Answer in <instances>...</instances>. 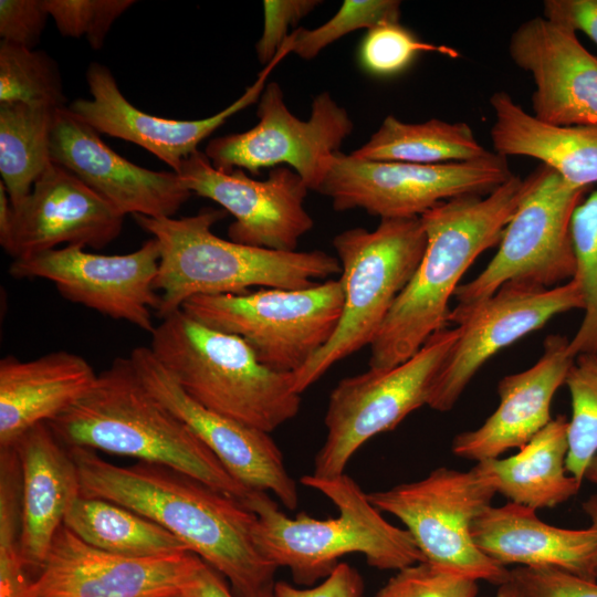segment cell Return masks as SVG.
I'll return each instance as SVG.
<instances>
[{
  "label": "cell",
  "mask_w": 597,
  "mask_h": 597,
  "mask_svg": "<svg viewBox=\"0 0 597 597\" xmlns=\"http://www.w3.org/2000/svg\"><path fill=\"white\" fill-rule=\"evenodd\" d=\"M67 449L81 495L115 502L159 524L228 578L237 597H258L274 585L277 567L254 540L256 515L240 501L167 467H118L94 450Z\"/></svg>",
  "instance_id": "cell-1"
},
{
  "label": "cell",
  "mask_w": 597,
  "mask_h": 597,
  "mask_svg": "<svg viewBox=\"0 0 597 597\" xmlns=\"http://www.w3.org/2000/svg\"><path fill=\"white\" fill-rule=\"evenodd\" d=\"M536 178L537 168L525 178L513 176L488 195L457 197L420 216L426 250L370 344L369 369L406 362L448 327L449 301L460 280L482 252L500 243Z\"/></svg>",
  "instance_id": "cell-2"
},
{
  "label": "cell",
  "mask_w": 597,
  "mask_h": 597,
  "mask_svg": "<svg viewBox=\"0 0 597 597\" xmlns=\"http://www.w3.org/2000/svg\"><path fill=\"white\" fill-rule=\"evenodd\" d=\"M48 425L66 448L167 467L245 506L260 492L235 480L193 431L147 391L129 356L115 358L82 398Z\"/></svg>",
  "instance_id": "cell-3"
},
{
  "label": "cell",
  "mask_w": 597,
  "mask_h": 597,
  "mask_svg": "<svg viewBox=\"0 0 597 597\" xmlns=\"http://www.w3.org/2000/svg\"><path fill=\"white\" fill-rule=\"evenodd\" d=\"M224 214L205 209L182 218L133 216L160 248L158 317L197 295L242 294L254 286L298 290L341 273L337 256L321 250L275 251L219 238L211 228Z\"/></svg>",
  "instance_id": "cell-4"
},
{
  "label": "cell",
  "mask_w": 597,
  "mask_h": 597,
  "mask_svg": "<svg viewBox=\"0 0 597 597\" xmlns=\"http://www.w3.org/2000/svg\"><path fill=\"white\" fill-rule=\"evenodd\" d=\"M301 483L328 498L338 516L317 520L301 512L287 517L263 491L247 505L258 519V548L277 568H289L296 584L326 578L338 559L352 553L363 554L378 569L399 570L425 562L410 533L386 521L347 474L326 479L307 474Z\"/></svg>",
  "instance_id": "cell-5"
},
{
  "label": "cell",
  "mask_w": 597,
  "mask_h": 597,
  "mask_svg": "<svg viewBox=\"0 0 597 597\" xmlns=\"http://www.w3.org/2000/svg\"><path fill=\"white\" fill-rule=\"evenodd\" d=\"M150 335L153 354L202 407L269 433L298 413L293 374L265 367L239 336L182 310L161 318Z\"/></svg>",
  "instance_id": "cell-6"
},
{
  "label": "cell",
  "mask_w": 597,
  "mask_h": 597,
  "mask_svg": "<svg viewBox=\"0 0 597 597\" xmlns=\"http://www.w3.org/2000/svg\"><path fill=\"white\" fill-rule=\"evenodd\" d=\"M426 245L420 217L381 219L373 231L358 227L335 235L344 294L342 315L327 344L293 374L295 392L301 395L334 364L370 346Z\"/></svg>",
  "instance_id": "cell-7"
},
{
  "label": "cell",
  "mask_w": 597,
  "mask_h": 597,
  "mask_svg": "<svg viewBox=\"0 0 597 597\" xmlns=\"http://www.w3.org/2000/svg\"><path fill=\"white\" fill-rule=\"evenodd\" d=\"M343 304L339 279H328L298 290L197 295L181 310L210 328L242 338L265 367L294 374L331 339Z\"/></svg>",
  "instance_id": "cell-8"
},
{
  "label": "cell",
  "mask_w": 597,
  "mask_h": 597,
  "mask_svg": "<svg viewBox=\"0 0 597 597\" xmlns=\"http://www.w3.org/2000/svg\"><path fill=\"white\" fill-rule=\"evenodd\" d=\"M460 335V327L434 333L406 362L343 378L332 390L324 423L327 434L314 459L313 475L336 478L373 437L395 429L428 404L434 379Z\"/></svg>",
  "instance_id": "cell-9"
},
{
  "label": "cell",
  "mask_w": 597,
  "mask_h": 597,
  "mask_svg": "<svg viewBox=\"0 0 597 597\" xmlns=\"http://www.w3.org/2000/svg\"><path fill=\"white\" fill-rule=\"evenodd\" d=\"M495 494L472 469L440 467L419 481L367 493V498L405 525L425 562L500 586L510 580V570L484 555L471 534L473 521Z\"/></svg>",
  "instance_id": "cell-10"
},
{
  "label": "cell",
  "mask_w": 597,
  "mask_h": 597,
  "mask_svg": "<svg viewBox=\"0 0 597 597\" xmlns=\"http://www.w3.org/2000/svg\"><path fill=\"white\" fill-rule=\"evenodd\" d=\"M536 168V181L507 222L496 253L479 275L459 285L454 308L472 307L509 282L554 287L574 277L570 222L588 188L545 165Z\"/></svg>",
  "instance_id": "cell-11"
},
{
  "label": "cell",
  "mask_w": 597,
  "mask_h": 597,
  "mask_svg": "<svg viewBox=\"0 0 597 597\" xmlns=\"http://www.w3.org/2000/svg\"><path fill=\"white\" fill-rule=\"evenodd\" d=\"M506 157L420 165L379 161L336 153L318 192L336 211L362 209L381 219L420 217L440 202L488 195L509 181Z\"/></svg>",
  "instance_id": "cell-12"
},
{
  "label": "cell",
  "mask_w": 597,
  "mask_h": 597,
  "mask_svg": "<svg viewBox=\"0 0 597 597\" xmlns=\"http://www.w3.org/2000/svg\"><path fill=\"white\" fill-rule=\"evenodd\" d=\"M252 128L211 139L205 155L223 172L234 169L256 175L260 169L291 167L310 190L318 191L333 156L354 129L347 111L328 92L317 94L311 116H294L276 82L265 85Z\"/></svg>",
  "instance_id": "cell-13"
},
{
  "label": "cell",
  "mask_w": 597,
  "mask_h": 597,
  "mask_svg": "<svg viewBox=\"0 0 597 597\" xmlns=\"http://www.w3.org/2000/svg\"><path fill=\"white\" fill-rule=\"evenodd\" d=\"M583 307L582 290L573 277L554 287L509 282L472 307L451 308L448 323L459 326L460 335L434 379L427 405L441 412L452 409L493 355L554 316Z\"/></svg>",
  "instance_id": "cell-14"
},
{
  "label": "cell",
  "mask_w": 597,
  "mask_h": 597,
  "mask_svg": "<svg viewBox=\"0 0 597 597\" xmlns=\"http://www.w3.org/2000/svg\"><path fill=\"white\" fill-rule=\"evenodd\" d=\"M159 259L154 238L130 253L114 255L67 245L13 260L9 273L15 279L48 280L65 300L151 334L153 312L159 306L155 289Z\"/></svg>",
  "instance_id": "cell-15"
},
{
  "label": "cell",
  "mask_w": 597,
  "mask_h": 597,
  "mask_svg": "<svg viewBox=\"0 0 597 597\" xmlns=\"http://www.w3.org/2000/svg\"><path fill=\"white\" fill-rule=\"evenodd\" d=\"M191 192L208 198L231 213V241L249 247L296 251L300 239L314 226L304 208L308 188L292 168H272L264 180L244 170L216 169L205 153L185 158L175 171Z\"/></svg>",
  "instance_id": "cell-16"
},
{
  "label": "cell",
  "mask_w": 597,
  "mask_h": 597,
  "mask_svg": "<svg viewBox=\"0 0 597 597\" xmlns=\"http://www.w3.org/2000/svg\"><path fill=\"white\" fill-rule=\"evenodd\" d=\"M205 561L191 552L126 557L100 551L64 525L29 597H187Z\"/></svg>",
  "instance_id": "cell-17"
},
{
  "label": "cell",
  "mask_w": 597,
  "mask_h": 597,
  "mask_svg": "<svg viewBox=\"0 0 597 597\" xmlns=\"http://www.w3.org/2000/svg\"><path fill=\"white\" fill-rule=\"evenodd\" d=\"M129 358L147 391L184 421L226 470L245 486L271 492L289 510L298 505L296 482L269 432L213 412L191 399L149 347H136Z\"/></svg>",
  "instance_id": "cell-18"
},
{
  "label": "cell",
  "mask_w": 597,
  "mask_h": 597,
  "mask_svg": "<svg viewBox=\"0 0 597 597\" xmlns=\"http://www.w3.org/2000/svg\"><path fill=\"white\" fill-rule=\"evenodd\" d=\"M124 218L74 174L52 161L31 192L12 207L0 244L13 260L63 243L102 249L121 234Z\"/></svg>",
  "instance_id": "cell-19"
},
{
  "label": "cell",
  "mask_w": 597,
  "mask_h": 597,
  "mask_svg": "<svg viewBox=\"0 0 597 597\" xmlns=\"http://www.w3.org/2000/svg\"><path fill=\"white\" fill-rule=\"evenodd\" d=\"M290 52L285 42L238 100L206 118L169 119L136 108L125 98L112 72L95 62L85 76L92 98H77L67 108L98 133L134 143L177 171L185 158L198 151L203 139L228 118L259 101L271 72Z\"/></svg>",
  "instance_id": "cell-20"
},
{
  "label": "cell",
  "mask_w": 597,
  "mask_h": 597,
  "mask_svg": "<svg viewBox=\"0 0 597 597\" xmlns=\"http://www.w3.org/2000/svg\"><path fill=\"white\" fill-rule=\"evenodd\" d=\"M67 107L56 111L51 160L74 174L122 214L170 218L192 195L175 171L140 167L111 149Z\"/></svg>",
  "instance_id": "cell-21"
},
{
  "label": "cell",
  "mask_w": 597,
  "mask_h": 597,
  "mask_svg": "<svg viewBox=\"0 0 597 597\" xmlns=\"http://www.w3.org/2000/svg\"><path fill=\"white\" fill-rule=\"evenodd\" d=\"M507 50L534 81V117L556 126L597 125V56L574 31L535 17L513 31Z\"/></svg>",
  "instance_id": "cell-22"
},
{
  "label": "cell",
  "mask_w": 597,
  "mask_h": 597,
  "mask_svg": "<svg viewBox=\"0 0 597 597\" xmlns=\"http://www.w3.org/2000/svg\"><path fill=\"white\" fill-rule=\"evenodd\" d=\"M568 343L563 335H548L538 360L499 381L500 402L495 411L476 429L458 433L451 451L459 458L480 462L528 443L553 419V397L565 384L575 360L568 353Z\"/></svg>",
  "instance_id": "cell-23"
},
{
  "label": "cell",
  "mask_w": 597,
  "mask_h": 597,
  "mask_svg": "<svg viewBox=\"0 0 597 597\" xmlns=\"http://www.w3.org/2000/svg\"><path fill=\"white\" fill-rule=\"evenodd\" d=\"M12 446L21 465V555L27 572L36 576L67 512L81 496L80 474L70 450L48 422L32 427Z\"/></svg>",
  "instance_id": "cell-24"
},
{
  "label": "cell",
  "mask_w": 597,
  "mask_h": 597,
  "mask_svg": "<svg viewBox=\"0 0 597 597\" xmlns=\"http://www.w3.org/2000/svg\"><path fill=\"white\" fill-rule=\"evenodd\" d=\"M472 538L478 548L500 565L558 567L596 580L597 531L549 525L535 510L509 502L486 506L473 521Z\"/></svg>",
  "instance_id": "cell-25"
},
{
  "label": "cell",
  "mask_w": 597,
  "mask_h": 597,
  "mask_svg": "<svg viewBox=\"0 0 597 597\" xmlns=\"http://www.w3.org/2000/svg\"><path fill=\"white\" fill-rule=\"evenodd\" d=\"M97 376L85 358L66 350L28 360L1 358L0 448L56 418L93 387Z\"/></svg>",
  "instance_id": "cell-26"
},
{
  "label": "cell",
  "mask_w": 597,
  "mask_h": 597,
  "mask_svg": "<svg viewBox=\"0 0 597 597\" xmlns=\"http://www.w3.org/2000/svg\"><path fill=\"white\" fill-rule=\"evenodd\" d=\"M489 102L495 117L491 128L495 154L535 158L575 186L597 182V125L544 123L505 91L494 92Z\"/></svg>",
  "instance_id": "cell-27"
},
{
  "label": "cell",
  "mask_w": 597,
  "mask_h": 597,
  "mask_svg": "<svg viewBox=\"0 0 597 597\" xmlns=\"http://www.w3.org/2000/svg\"><path fill=\"white\" fill-rule=\"evenodd\" d=\"M567 422L558 416L516 454L476 462L472 470L512 503L535 511L559 505L582 486L566 470Z\"/></svg>",
  "instance_id": "cell-28"
},
{
  "label": "cell",
  "mask_w": 597,
  "mask_h": 597,
  "mask_svg": "<svg viewBox=\"0 0 597 597\" xmlns=\"http://www.w3.org/2000/svg\"><path fill=\"white\" fill-rule=\"evenodd\" d=\"M63 525L84 543L126 557H161L190 552L170 532L115 502L81 495Z\"/></svg>",
  "instance_id": "cell-29"
},
{
  "label": "cell",
  "mask_w": 597,
  "mask_h": 597,
  "mask_svg": "<svg viewBox=\"0 0 597 597\" xmlns=\"http://www.w3.org/2000/svg\"><path fill=\"white\" fill-rule=\"evenodd\" d=\"M492 154L467 123L431 118L410 124L391 115L385 117L367 143L350 153L360 159L420 165L473 161Z\"/></svg>",
  "instance_id": "cell-30"
},
{
  "label": "cell",
  "mask_w": 597,
  "mask_h": 597,
  "mask_svg": "<svg viewBox=\"0 0 597 597\" xmlns=\"http://www.w3.org/2000/svg\"><path fill=\"white\" fill-rule=\"evenodd\" d=\"M59 108L0 103V175L11 206H18L52 163L51 135Z\"/></svg>",
  "instance_id": "cell-31"
},
{
  "label": "cell",
  "mask_w": 597,
  "mask_h": 597,
  "mask_svg": "<svg viewBox=\"0 0 597 597\" xmlns=\"http://www.w3.org/2000/svg\"><path fill=\"white\" fill-rule=\"evenodd\" d=\"M57 64L45 52L0 42V103L65 107Z\"/></svg>",
  "instance_id": "cell-32"
},
{
  "label": "cell",
  "mask_w": 597,
  "mask_h": 597,
  "mask_svg": "<svg viewBox=\"0 0 597 597\" xmlns=\"http://www.w3.org/2000/svg\"><path fill=\"white\" fill-rule=\"evenodd\" d=\"M22 480L13 446L0 448V597H29L21 555Z\"/></svg>",
  "instance_id": "cell-33"
},
{
  "label": "cell",
  "mask_w": 597,
  "mask_h": 597,
  "mask_svg": "<svg viewBox=\"0 0 597 597\" xmlns=\"http://www.w3.org/2000/svg\"><path fill=\"white\" fill-rule=\"evenodd\" d=\"M575 275L584 298V316L568 353L597 356V190L576 207L570 222Z\"/></svg>",
  "instance_id": "cell-34"
},
{
  "label": "cell",
  "mask_w": 597,
  "mask_h": 597,
  "mask_svg": "<svg viewBox=\"0 0 597 597\" xmlns=\"http://www.w3.org/2000/svg\"><path fill=\"white\" fill-rule=\"evenodd\" d=\"M565 385L572 405L567 422L566 470L583 483L588 465L597 455V356H577Z\"/></svg>",
  "instance_id": "cell-35"
},
{
  "label": "cell",
  "mask_w": 597,
  "mask_h": 597,
  "mask_svg": "<svg viewBox=\"0 0 597 597\" xmlns=\"http://www.w3.org/2000/svg\"><path fill=\"white\" fill-rule=\"evenodd\" d=\"M400 3L397 0H345L322 25L311 30L298 28L291 32L287 38L291 53L303 60H312L327 45L350 32L399 22Z\"/></svg>",
  "instance_id": "cell-36"
},
{
  "label": "cell",
  "mask_w": 597,
  "mask_h": 597,
  "mask_svg": "<svg viewBox=\"0 0 597 597\" xmlns=\"http://www.w3.org/2000/svg\"><path fill=\"white\" fill-rule=\"evenodd\" d=\"M423 52L451 59L460 55L451 46L421 41L399 22H388L367 30L358 48V62L366 73L388 77L404 72Z\"/></svg>",
  "instance_id": "cell-37"
},
{
  "label": "cell",
  "mask_w": 597,
  "mask_h": 597,
  "mask_svg": "<svg viewBox=\"0 0 597 597\" xmlns=\"http://www.w3.org/2000/svg\"><path fill=\"white\" fill-rule=\"evenodd\" d=\"M49 15L64 36H85L91 48H103L113 23L134 0H44Z\"/></svg>",
  "instance_id": "cell-38"
},
{
  "label": "cell",
  "mask_w": 597,
  "mask_h": 597,
  "mask_svg": "<svg viewBox=\"0 0 597 597\" xmlns=\"http://www.w3.org/2000/svg\"><path fill=\"white\" fill-rule=\"evenodd\" d=\"M478 583L420 562L397 570L375 597H478Z\"/></svg>",
  "instance_id": "cell-39"
},
{
  "label": "cell",
  "mask_w": 597,
  "mask_h": 597,
  "mask_svg": "<svg viewBox=\"0 0 597 597\" xmlns=\"http://www.w3.org/2000/svg\"><path fill=\"white\" fill-rule=\"evenodd\" d=\"M510 579L524 597H597V580L558 567L516 566Z\"/></svg>",
  "instance_id": "cell-40"
},
{
  "label": "cell",
  "mask_w": 597,
  "mask_h": 597,
  "mask_svg": "<svg viewBox=\"0 0 597 597\" xmlns=\"http://www.w3.org/2000/svg\"><path fill=\"white\" fill-rule=\"evenodd\" d=\"M322 1L318 0H265L263 1V31L255 50L263 66L271 63L284 44L290 28L312 12Z\"/></svg>",
  "instance_id": "cell-41"
},
{
  "label": "cell",
  "mask_w": 597,
  "mask_h": 597,
  "mask_svg": "<svg viewBox=\"0 0 597 597\" xmlns=\"http://www.w3.org/2000/svg\"><path fill=\"white\" fill-rule=\"evenodd\" d=\"M48 17L44 0H1V41L33 49L40 41Z\"/></svg>",
  "instance_id": "cell-42"
},
{
  "label": "cell",
  "mask_w": 597,
  "mask_h": 597,
  "mask_svg": "<svg viewBox=\"0 0 597 597\" xmlns=\"http://www.w3.org/2000/svg\"><path fill=\"white\" fill-rule=\"evenodd\" d=\"M276 597H363L364 583L360 574L346 563H338L318 585L297 588L285 582L274 583Z\"/></svg>",
  "instance_id": "cell-43"
},
{
  "label": "cell",
  "mask_w": 597,
  "mask_h": 597,
  "mask_svg": "<svg viewBox=\"0 0 597 597\" xmlns=\"http://www.w3.org/2000/svg\"><path fill=\"white\" fill-rule=\"evenodd\" d=\"M543 17L575 33L584 32L597 44V0H546Z\"/></svg>",
  "instance_id": "cell-44"
},
{
  "label": "cell",
  "mask_w": 597,
  "mask_h": 597,
  "mask_svg": "<svg viewBox=\"0 0 597 597\" xmlns=\"http://www.w3.org/2000/svg\"><path fill=\"white\" fill-rule=\"evenodd\" d=\"M232 593L223 580V576L203 562L187 597H237ZM258 597H276L274 585Z\"/></svg>",
  "instance_id": "cell-45"
},
{
  "label": "cell",
  "mask_w": 597,
  "mask_h": 597,
  "mask_svg": "<svg viewBox=\"0 0 597 597\" xmlns=\"http://www.w3.org/2000/svg\"><path fill=\"white\" fill-rule=\"evenodd\" d=\"M582 509L584 513L589 517L590 526L597 531V494H593L587 500H585L582 503ZM594 572L597 580V554L595 557Z\"/></svg>",
  "instance_id": "cell-46"
},
{
  "label": "cell",
  "mask_w": 597,
  "mask_h": 597,
  "mask_svg": "<svg viewBox=\"0 0 597 597\" xmlns=\"http://www.w3.org/2000/svg\"><path fill=\"white\" fill-rule=\"evenodd\" d=\"M495 597H524L516 585L510 579L499 586Z\"/></svg>",
  "instance_id": "cell-47"
},
{
  "label": "cell",
  "mask_w": 597,
  "mask_h": 597,
  "mask_svg": "<svg viewBox=\"0 0 597 597\" xmlns=\"http://www.w3.org/2000/svg\"><path fill=\"white\" fill-rule=\"evenodd\" d=\"M585 478L597 484V455L591 460L590 464L588 465Z\"/></svg>",
  "instance_id": "cell-48"
}]
</instances>
